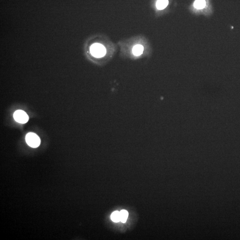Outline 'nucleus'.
Returning <instances> with one entry per match:
<instances>
[{
  "label": "nucleus",
  "mask_w": 240,
  "mask_h": 240,
  "mask_svg": "<svg viewBox=\"0 0 240 240\" xmlns=\"http://www.w3.org/2000/svg\"><path fill=\"white\" fill-rule=\"evenodd\" d=\"M192 14L211 17L213 13L211 0H194L188 8Z\"/></svg>",
  "instance_id": "1"
},
{
  "label": "nucleus",
  "mask_w": 240,
  "mask_h": 240,
  "mask_svg": "<svg viewBox=\"0 0 240 240\" xmlns=\"http://www.w3.org/2000/svg\"><path fill=\"white\" fill-rule=\"evenodd\" d=\"M91 52L93 56L96 58H101L105 55L106 51L105 47L101 44L96 43L91 47Z\"/></svg>",
  "instance_id": "2"
},
{
  "label": "nucleus",
  "mask_w": 240,
  "mask_h": 240,
  "mask_svg": "<svg viewBox=\"0 0 240 240\" xmlns=\"http://www.w3.org/2000/svg\"><path fill=\"white\" fill-rule=\"evenodd\" d=\"M27 144L32 148H37L40 145L41 140L39 137L33 133H29L25 137Z\"/></svg>",
  "instance_id": "3"
},
{
  "label": "nucleus",
  "mask_w": 240,
  "mask_h": 240,
  "mask_svg": "<svg viewBox=\"0 0 240 240\" xmlns=\"http://www.w3.org/2000/svg\"><path fill=\"white\" fill-rule=\"evenodd\" d=\"M14 120L21 124H25L28 122L29 116L25 111L18 110L15 111L13 114Z\"/></svg>",
  "instance_id": "4"
},
{
  "label": "nucleus",
  "mask_w": 240,
  "mask_h": 240,
  "mask_svg": "<svg viewBox=\"0 0 240 240\" xmlns=\"http://www.w3.org/2000/svg\"><path fill=\"white\" fill-rule=\"evenodd\" d=\"M168 4V0H158L156 2V8L158 10H163L167 7Z\"/></svg>",
  "instance_id": "5"
},
{
  "label": "nucleus",
  "mask_w": 240,
  "mask_h": 240,
  "mask_svg": "<svg viewBox=\"0 0 240 240\" xmlns=\"http://www.w3.org/2000/svg\"><path fill=\"white\" fill-rule=\"evenodd\" d=\"M144 47L141 45H137L133 49V53L135 56L141 55L143 53Z\"/></svg>",
  "instance_id": "6"
},
{
  "label": "nucleus",
  "mask_w": 240,
  "mask_h": 240,
  "mask_svg": "<svg viewBox=\"0 0 240 240\" xmlns=\"http://www.w3.org/2000/svg\"><path fill=\"white\" fill-rule=\"evenodd\" d=\"M111 219L114 222H118L121 221V215L120 212L116 211L111 214Z\"/></svg>",
  "instance_id": "7"
},
{
  "label": "nucleus",
  "mask_w": 240,
  "mask_h": 240,
  "mask_svg": "<svg viewBox=\"0 0 240 240\" xmlns=\"http://www.w3.org/2000/svg\"><path fill=\"white\" fill-rule=\"evenodd\" d=\"M120 212V215H121V221L122 223H125L128 219L129 213L128 211L126 210H121Z\"/></svg>",
  "instance_id": "8"
}]
</instances>
